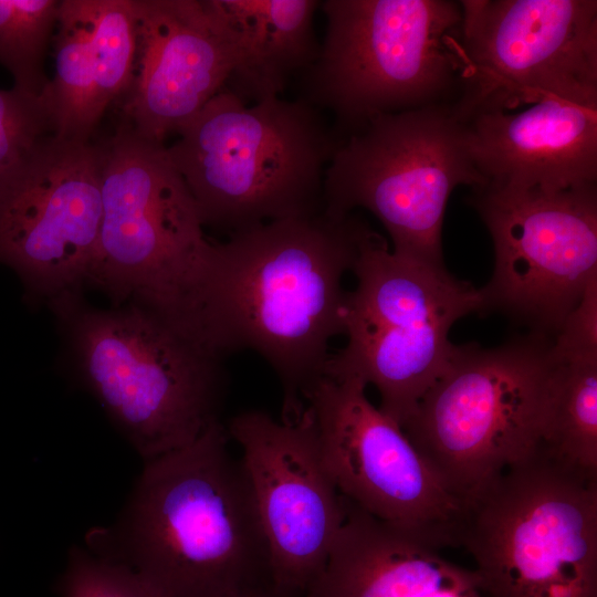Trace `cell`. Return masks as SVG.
Wrapping results in <instances>:
<instances>
[{
	"label": "cell",
	"instance_id": "cell-1",
	"mask_svg": "<svg viewBox=\"0 0 597 597\" xmlns=\"http://www.w3.org/2000/svg\"><path fill=\"white\" fill-rule=\"evenodd\" d=\"M362 218L320 212L263 223L216 243L202 337L219 357L259 353L283 390L282 420L298 418L324 375L329 341L343 334V276L352 270Z\"/></svg>",
	"mask_w": 597,
	"mask_h": 597
},
{
	"label": "cell",
	"instance_id": "cell-2",
	"mask_svg": "<svg viewBox=\"0 0 597 597\" xmlns=\"http://www.w3.org/2000/svg\"><path fill=\"white\" fill-rule=\"evenodd\" d=\"M214 421L193 442L147 460L115 527L88 544L164 597H255L275 589L242 462Z\"/></svg>",
	"mask_w": 597,
	"mask_h": 597
},
{
	"label": "cell",
	"instance_id": "cell-3",
	"mask_svg": "<svg viewBox=\"0 0 597 597\" xmlns=\"http://www.w3.org/2000/svg\"><path fill=\"white\" fill-rule=\"evenodd\" d=\"M101 146L102 222L85 285L129 302L205 346L216 243L167 146L122 122ZM206 347V346H205Z\"/></svg>",
	"mask_w": 597,
	"mask_h": 597
},
{
	"label": "cell",
	"instance_id": "cell-4",
	"mask_svg": "<svg viewBox=\"0 0 597 597\" xmlns=\"http://www.w3.org/2000/svg\"><path fill=\"white\" fill-rule=\"evenodd\" d=\"M167 146L203 226L230 234L323 210L342 143L324 112L280 96L247 104L221 90Z\"/></svg>",
	"mask_w": 597,
	"mask_h": 597
},
{
	"label": "cell",
	"instance_id": "cell-5",
	"mask_svg": "<svg viewBox=\"0 0 597 597\" xmlns=\"http://www.w3.org/2000/svg\"><path fill=\"white\" fill-rule=\"evenodd\" d=\"M49 306L85 386L145 461L188 446L219 420L221 357L135 304L100 310L80 292Z\"/></svg>",
	"mask_w": 597,
	"mask_h": 597
},
{
	"label": "cell",
	"instance_id": "cell-6",
	"mask_svg": "<svg viewBox=\"0 0 597 597\" xmlns=\"http://www.w3.org/2000/svg\"><path fill=\"white\" fill-rule=\"evenodd\" d=\"M561 360L530 333L494 348L457 345L400 426L463 505L543 444Z\"/></svg>",
	"mask_w": 597,
	"mask_h": 597
},
{
	"label": "cell",
	"instance_id": "cell-7",
	"mask_svg": "<svg viewBox=\"0 0 597 597\" xmlns=\"http://www.w3.org/2000/svg\"><path fill=\"white\" fill-rule=\"evenodd\" d=\"M326 31L300 96L343 140L374 117L441 104L462 85V9L448 0H325Z\"/></svg>",
	"mask_w": 597,
	"mask_h": 597
},
{
	"label": "cell",
	"instance_id": "cell-8",
	"mask_svg": "<svg viewBox=\"0 0 597 597\" xmlns=\"http://www.w3.org/2000/svg\"><path fill=\"white\" fill-rule=\"evenodd\" d=\"M341 320L346 345L331 354L323 376L373 385L378 407L401 426L448 366L457 345L448 335L461 317L482 311L480 289L444 266L400 256L362 219Z\"/></svg>",
	"mask_w": 597,
	"mask_h": 597
},
{
	"label": "cell",
	"instance_id": "cell-9",
	"mask_svg": "<svg viewBox=\"0 0 597 597\" xmlns=\"http://www.w3.org/2000/svg\"><path fill=\"white\" fill-rule=\"evenodd\" d=\"M464 506L482 597H597V479L538 449Z\"/></svg>",
	"mask_w": 597,
	"mask_h": 597
},
{
	"label": "cell",
	"instance_id": "cell-10",
	"mask_svg": "<svg viewBox=\"0 0 597 597\" xmlns=\"http://www.w3.org/2000/svg\"><path fill=\"white\" fill-rule=\"evenodd\" d=\"M485 184L465 123L452 105H428L378 115L342 140L325 170L322 212L343 219L367 209L387 230L394 253L444 266L449 197L458 186Z\"/></svg>",
	"mask_w": 597,
	"mask_h": 597
},
{
	"label": "cell",
	"instance_id": "cell-11",
	"mask_svg": "<svg viewBox=\"0 0 597 597\" xmlns=\"http://www.w3.org/2000/svg\"><path fill=\"white\" fill-rule=\"evenodd\" d=\"M470 202L494 245L482 311L554 338L597 277L596 185L558 191L486 185L473 189Z\"/></svg>",
	"mask_w": 597,
	"mask_h": 597
},
{
	"label": "cell",
	"instance_id": "cell-12",
	"mask_svg": "<svg viewBox=\"0 0 597 597\" xmlns=\"http://www.w3.org/2000/svg\"><path fill=\"white\" fill-rule=\"evenodd\" d=\"M353 377L322 376L305 404L339 494L434 548L461 547L465 506L433 473L400 426Z\"/></svg>",
	"mask_w": 597,
	"mask_h": 597
},
{
	"label": "cell",
	"instance_id": "cell-13",
	"mask_svg": "<svg viewBox=\"0 0 597 597\" xmlns=\"http://www.w3.org/2000/svg\"><path fill=\"white\" fill-rule=\"evenodd\" d=\"M461 121L597 91V1L464 0Z\"/></svg>",
	"mask_w": 597,
	"mask_h": 597
},
{
	"label": "cell",
	"instance_id": "cell-14",
	"mask_svg": "<svg viewBox=\"0 0 597 597\" xmlns=\"http://www.w3.org/2000/svg\"><path fill=\"white\" fill-rule=\"evenodd\" d=\"M102 213L100 144L45 136L0 175V263L48 303L78 293Z\"/></svg>",
	"mask_w": 597,
	"mask_h": 597
},
{
	"label": "cell",
	"instance_id": "cell-15",
	"mask_svg": "<svg viewBox=\"0 0 597 597\" xmlns=\"http://www.w3.org/2000/svg\"><path fill=\"white\" fill-rule=\"evenodd\" d=\"M227 431L241 448L274 588L305 597L345 520L344 499L322 460L312 415L306 407L285 421L248 410L234 416Z\"/></svg>",
	"mask_w": 597,
	"mask_h": 597
},
{
	"label": "cell",
	"instance_id": "cell-16",
	"mask_svg": "<svg viewBox=\"0 0 597 597\" xmlns=\"http://www.w3.org/2000/svg\"><path fill=\"white\" fill-rule=\"evenodd\" d=\"M133 8L136 52L123 122L164 144L224 87L233 48L210 0H133Z\"/></svg>",
	"mask_w": 597,
	"mask_h": 597
},
{
	"label": "cell",
	"instance_id": "cell-17",
	"mask_svg": "<svg viewBox=\"0 0 597 597\" xmlns=\"http://www.w3.org/2000/svg\"><path fill=\"white\" fill-rule=\"evenodd\" d=\"M531 105L463 121L485 186L558 191L596 185L597 91L551 94Z\"/></svg>",
	"mask_w": 597,
	"mask_h": 597
},
{
	"label": "cell",
	"instance_id": "cell-18",
	"mask_svg": "<svg viewBox=\"0 0 597 597\" xmlns=\"http://www.w3.org/2000/svg\"><path fill=\"white\" fill-rule=\"evenodd\" d=\"M343 499V526L305 597H482L473 569Z\"/></svg>",
	"mask_w": 597,
	"mask_h": 597
},
{
	"label": "cell",
	"instance_id": "cell-19",
	"mask_svg": "<svg viewBox=\"0 0 597 597\" xmlns=\"http://www.w3.org/2000/svg\"><path fill=\"white\" fill-rule=\"evenodd\" d=\"M234 54L222 90L247 104L276 97L317 57L316 0H210Z\"/></svg>",
	"mask_w": 597,
	"mask_h": 597
},
{
	"label": "cell",
	"instance_id": "cell-20",
	"mask_svg": "<svg viewBox=\"0 0 597 597\" xmlns=\"http://www.w3.org/2000/svg\"><path fill=\"white\" fill-rule=\"evenodd\" d=\"M92 0H61L54 40L55 74L50 80L54 135L91 140L94 66L91 48Z\"/></svg>",
	"mask_w": 597,
	"mask_h": 597
},
{
	"label": "cell",
	"instance_id": "cell-21",
	"mask_svg": "<svg viewBox=\"0 0 597 597\" xmlns=\"http://www.w3.org/2000/svg\"><path fill=\"white\" fill-rule=\"evenodd\" d=\"M558 359L548 427L540 450L564 468L597 479V356Z\"/></svg>",
	"mask_w": 597,
	"mask_h": 597
},
{
	"label": "cell",
	"instance_id": "cell-22",
	"mask_svg": "<svg viewBox=\"0 0 597 597\" xmlns=\"http://www.w3.org/2000/svg\"><path fill=\"white\" fill-rule=\"evenodd\" d=\"M61 0H0V64L13 87L42 95L50 84L44 59L56 29Z\"/></svg>",
	"mask_w": 597,
	"mask_h": 597
},
{
	"label": "cell",
	"instance_id": "cell-23",
	"mask_svg": "<svg viewBox=\"0 0 597 597\" xmlns=\"http://www.w3.org/2000/svg\"><path fill=\"white\" fill-rule=\"evenodd\" d=\"M93 115L98 124L127 90L136 52L133 0H92Z\"/></svg>",
	"mask_w": 597,
	"mask_h": 597
},
{
	"label": "cell",
	"instance_id": "cell-24",
	"mask_svg": "<svg viewBox=\"0 0 597 597\" xmlns=\"http://www.w3.org/2000/svg\"><path fill=\"white\" fill-rule=\"evenodd\" d=\"M59 597H164L122 561L97 549L76 546L56 583Z\"/></svg>",
	"mask_w": 597,
	"mask_h": 597
},
{
	"label": "cell",
	"instance_id": "cell-25",
	"mask_svg": "<svg viewBox=\"0 0 597 597\" xmlns=\"http://www.w3.org/2000/svg\"><path fill=\"white\" fill-rule=\"evenodd\" d=\"M55 133L50 84L42 95L0 90V175L35 143Z\"/></svg>",
	"mask_w": 597,
	"mask_h": 597
},
{
	"label": "cell",
	"instance_id": "cell-26",
	"mask_svg": "<svg viewBox=\"0 0 597 597\" xmlns=\"http://www.w3.org/2000/svg\"><path fill=\"white\" fill-rule=\"evenodd\" d=\"M553 350L561 359L597 356V277L553 338Z\"/></svg>",
	"mask_w": 597,
	"mask_h": 597
},
{
	"label": "cell",
	"instance_id": "cell-27",
	"mask_svg": "<svg viewBox=\"0 0 597 597\" xmlns=\"http://www.w3.org/2000/svg\"><path fill=\"white\" fill-rule=\"evenodd\" d=\"M255 597H298V596L281 593V591H277L276 589H271Z\"/></svg>",
	"mask_w": 597,
	"mask_h": 597
}]
</instances>
